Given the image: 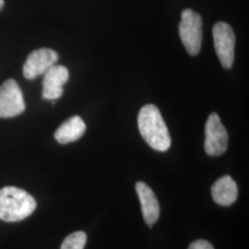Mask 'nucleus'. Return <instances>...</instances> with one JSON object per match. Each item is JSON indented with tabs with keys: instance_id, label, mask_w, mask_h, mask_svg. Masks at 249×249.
Segmentation results:
<instances>
[{
	"instance_id": "39448f33",
	"label": "nucleus",
	"mask_w": 249,
	"mask_h": 249,
	"mask_svg": "<svg viewBox=\"0 0 249 249\" xmlns=\"http://www.w3.org/2000/svg\"><path fill=\"white\" fill-rule=\"evenodd\" d=\"M205 151L211 156H220L228 147L229 136L216 113L211 114L205 126Z\"/></svg>"
},
{
	"instance_id": "20e7f679",
	"label": "nucleus",
	"mask_w": 249,
	"mask_h": 249,
	"mask_svg": "<svg viewBox=\"0 0 249 249\" xmlns=\"http://www.w3.org/2000/svg\"><path fill=\"white\" fill-rule=\"evenodd\" d=\"M214 47L218 58L224 69L229 70L234 60L235 36L233 30L226 22H217L213 30Z\"/></svg>"
},
{
	"instance_id": "9d476101",
	"label": "nucleus",
	"mask_w": 249,
	"mask_h": 249,
	"mask_svg": "<svg viewBox=\"0 0 249 249\" xmlns=\"http://www.w3.org/2000/svg\"><path fill=\"white\" fill-rule=\"evenodd\" d=\"M212 196L217 204L230 206L237 198L238 187L231 177L224 176L219 178L213 185Z\"/></svg>"
},
{
	"instance_id": "f03ea898",
	"label": "nucleus",
	"mask_w": 249,
	"mask_h": 249,
	"mask_svg": "<svg viewBox=\"0 0 249 249\" xmlns=\"http://www.w3.org/2000/svg\"><path fill=\"white\" fill-rule=\"evenodd\" d=\"M36 201L25 190L15 187L0 189V220L19 222L35 212Z\"/></svg>"
},
{
	"instance_id": "423d86ee",
	"label": "nucleus",
	"mask_w": 249,
	"mask_h": 249,
	"mask_svg": "<svg viewBox=\"0 0 249 249\" xmlns=\"http://www.w3.org/2000/svg\"><path fill=\"white\" fill-rule=\"evenodd\" d=\"M24 110V99L17 81L6 80L0 87V117H14L23 113Z\"/></svg>"
},
{
	"instance_id": "9b49d317",
	"label": "nucleus",
	"mask_w": 249,
	"mask_h": 249,
	"mask_svg": "<svg viewBox=\"0 0 249 249\" xmlns=\"http://www.w3.org/2000/svg\"><path fill=\"white\" fill-rule=\"evenodd\" d=\"M86 131V124L81 117L74 116L66 120L55 131L54 139L60 144H68L80 139Z\"/></svg>"
},
{
	"instance_id": "7ed1b4c3",
	"label": "nucleus",
	"mask_w": 249,
	"mask_h": 249,
	"mask_svg": "<svg viewBox=\"0 0 249 249\" xmlns=\"http://www.w3.org/2000/svg\"><path fill=\"white\" fill-rule=\"evenodd\" d=\"M179 36L186 50L191 55L199 53L202 43V18L192 9H185L181 14Z\"/></svg>"
},
{
	"instance_id": "f8f14e48",
	"label": "nucleus",
	"mask_w": 249,
	"mask_h": 249,
	"mask_svg": "<svg viewBox=\"0 0 249 249\" xmlns=\"http://www.w3.org/2000/svg\"><path fill=\"white\" fill-rule=\"evenodd\" d=\"M87 241V235L83 231H75L69 236L61 245L60 249H83Z\"/></svg>"
},
{
	"instance_id": "6e6552de",
	"label": "nucleus",
	"mask_w": 249,
	"mask_h": 249,
	"mask_svg": "<svg viewBox=\"0 0 249 249\" xmlns=\"http://www.w3.org/2000/svg\"><path fill=\"white\" fill-rule=\"evenodd\" d=\"M70 78L67 68L53 65L44 74L43 79V97L46 100H56L63 94V86Z\"/></svg>"
},
{
	"instance_id": "4468645a",
	"label": "nucleus",
	"mask_w": 249,
	"mask_h": 249,
	"mask_svg": "<svg viewBox=\"0 0 249 249\" xmlns=\"http://www.w3.org/2000/svg\"><path fill=\"white\" fill-rule=\"evenodd\" d=\"M4 7V0H0V10Z\"/></svg>"
},
{
	"instance_id": "0eeeda50",
	"label": "nucleus",
	"mask_w": 249,
	"mask_h": 249,
	"mask_svg": "<svg viewBox=\"0 0 249 249\" xmlns=\"http://www.w3.org/2000/svg\"><path fill=\"white\" fill-rule=\"evenodd\" d=\"M58 60V54L50 48H40L33 51L23 66V75L27 80H34L45 74Z\"/></svg>"
},
{
	"instance_id": "1a4fd4ad",
	"label": "nucleus",
	"mask_w": 249,
	"mask_h": 249,
	"mask_svg": "<svg viewBox=\"0 0 249 249\" xmlns=\"http://www.w3.org/2000/svg\"><path fill=\"white\" fill-rule=\"evenodd\" d=\"M136 191L142 204L145 222L149 225L156 223L160 216V205L154 192L144 182H138L136 184Z\"/></svg>"
},
{
	"instance_id": "f257e3e1",
	"label": "nucleus",
	"mask_w": 249,
	"mask_h": 249,
	"mask_svg": "<svg viewBox=\"0 0 249 249\" xmlns=\"http://www.w3.org/2000/svg\"><path fill=\"white\" fill-rule=\"evenodd\" d=\"M138 125L144 141L152 149L158 151H166L169 149V131L160 110L155 106L147 105L141 109L138 116Z\"/></svg>"
},
{
	"instance_id": "ddd939ff",
	"label": "nucleus",
	"mask_w": 249,
	"mask_h": 249,
	"mask_svg": "<svg viewBox=\"0 0 249 249\" xmlns=\"http://www.w3.org/2000/svg\"><path fill=\"white\" fill-rule=\"evenodd\" d=\"M188 249H214L213 247L206 240H196L193 242Z\"/></svg>"
}]
</instances>
